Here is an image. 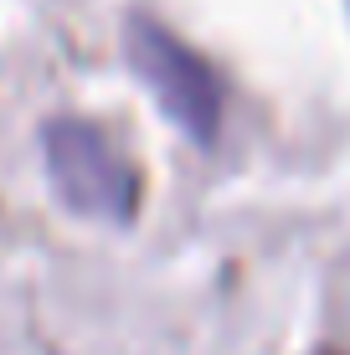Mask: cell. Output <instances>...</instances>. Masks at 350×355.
Wrapping results in <instances>:
<instances>
[{"label":"cell","mask_w":350,"mask_h":355,"mask_svg":"<svg viewBox=\"0 0 350 355\" xmlns=\"http://www.w3.org/2000/svg\"><path fill=\"white\" fill-rule=\"evenodd\" d=\"M42 144H46V175L72 211L93 216V222H124L134 211V191H139L134 170L98 124L57 119V124H46Z\"/></svg>","instance_id":"6da1fadb"},{"label":"cell","mask_w":350,"mask_h":355,"mask_svg":"<svg viewBox=\"0 0 350 355\" xmlns=\"http://www.w3.org/2000/svg\"><path fill=\"white\" fill-rule=\"evenodd\" d=\"M129 62L144 78V88L155 93V103L175 119L180 134H191V139L216 134V124H222L216 72L175 31H165L160 21H129Z\"/></svg>","instance_id":"7a4b0ae2"}]
</instances>
